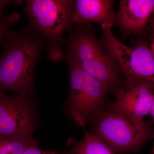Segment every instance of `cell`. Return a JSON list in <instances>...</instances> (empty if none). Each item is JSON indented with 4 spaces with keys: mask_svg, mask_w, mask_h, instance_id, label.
Listing matches in <instances>:
<instances>
[{
    "mask_svg": "<svg viewBox=\"0 0 154 154\" xmlns=\"http://www.w3.org/2000/svg\"><path fill=\"white\" fill-rule=\"evenodd\" d=\"M70 75V91L68 101L73 118L85 128L87 120L103 104L108 88L66 55Z\"/></svg>",
    "mask_w": 154,
    "mask_h": 154,
    "instance_id": "5",
    "label": "cell"
},
{
    "mask_svg": "<svg viewBox=\"0 0 154 154\" xmlns=\"http://www.w3.org/2000/svg\"><path fill=\"white\" fill-rule=\"evenodd\" d=\"M45 38L26 26L11 29L0 43V91L30 96L35 91L34 72L46 45Z\"/></svg>",
    "mask_w": 154,
    "mask_h": 154,
    "instance_id": "1",
    "label": "cell"
},
{
    "mask_svg": "<svg viewBox=\"0 0 154 154\" xmlns=\"http://www.w3.org/2000/svg\"><path fill=\"white\" fill-rule=\"evenodd\" d=\"M23 154H58L57 152L51 150H43L37 148V146L27 149Z\"/></svg>",
    "mask_w": 154,
    "mask_h": 154,
    "instance_id": "15",
    "label": "cell"
},
{
    "mask_svg": "<svg viewBox=\"0 0 154 154\" xmlns=\"http://www.w3.org/2000/svg\"><path fill=\"white\" fill-rule=\"evenodd\" d=\"M149 25L146 26L144 33L147 34L149 39H151L154 36V11L149 20Z\"/></svg>",
    "mask_w": 154,
    "mask_h": 154,
    "instance_id": "14",
    "label": "cell"
},
{
    "mask_svg": "<svg viewBox=\"0 0 154 154\" xmlns=\"http://www.w3.org/2000/svg\"><path fill=\"white\" fill-rule=\"evenodd\" d=\"M151 43L150 44L152 54L154 57V36L151 39Z\"/></svg>",
    "mask_w": 154,
    "mask_h": 154,
    "instance_id": "17",
    "label": "cell"
},
{
    "mask_svg": "<svg viewBox=\"0 0 154 154\" xmlns=\"http://www.w3.org/2000/svg\"><path fill=\"white\" fill-rule=\"evenodd\" d=\"M74 3L69 0L26 1L28 26L45 38L48 59L53 62H59L64 58L61 43L63 33L72 25Z\"/></svg>",
    "mask_w": 154,
    "mask_h": 154,
    "instance_id": "2",
    "label": "cell"
},
{
    "mask_svg": "<svg viewBox=\"0 0 154 154\" xmlns=\"http://www.w3.org/2000/svg\"><path fill=\"white\" fill-rule=\"evenodd\" d=\"M99 115L94 134L118 153L137 149L153 134V129L146 122L137 124L124 116L110 111Z\"/></svg>",
    "mask_w": 154,
    "mask_h": 154,
    "instance_id": "6",
    "label": "cell"
},
{
    "mask_svg": "<svg viewBox=\"0 0 154 154\" xmlns=\"http://www.w3.org/2000/svg\"><path fill=\"white\" fill-rule=\"evenodd\" d=\"M18 1H0V19H2L5 15L3 14V11L6 6L14 2H17Z\"/></svg>",
    "mask_w": 154,
    "mask_h": 154,
    "instance_id": "16",
    "label": "cell"
},
{
    "mask_svg": "<svg viewBox=\"0 0 154 154\" xmlns=\"http://www.w3.org/2000/svg\"><path fill=\"white\" fill-rule=\"evenodd\" d=\"M62 43L67 47L66 55L72 57L84 70L102 82L108 89L117 82L116 68L111 57L103 51L93 33L78 28Z\"/></svg>",
    "mask_w": 154,
    "mask_h": 154,
    "instance_id": "4",
    "label": "cell"
},
{
    "mask_svg": "<svg viewBox=\"0 0 154 154\" xmlns=\"http://www.w3.org/2000/svg\"><path fill=\"white\" fill-rule=\"evenodd\" d=\"M152 153L154 154V145L152 151Z\"/></svg>",
    "mask_w": 154,
    "mask_h": 154,
    "instance_id": "19",
    "label": "cell"
},
{
    "mask_svg": "<svg viewBox=\"0 0 154 154\" xmlns=\"http://www.w3.org/2000/svg\"><path fill=\"white\" fill-rule=\"evenodd\" d=\"M154 11V0H122L118 21L127 33L140 35L144 33Z\"/></svg>",
    "mask_w": 154,
    "mask_h": 154,
    "instance_id": "9",
    "label": "cell"
},
{
    "mask_svg": "<svg viewBox=\"0 0 154 154\" xmlns=\"http://www.w3.org/2000/svg\"><path fill=\"white\" fill-rule=\"evenodd\" d=\"M38 143L33 136L0 135V154H23L27 149Z\"/></svg>",
    "mask_w": 154,
    "mask_h": 154,
    "instance_id": "12",
    "label": "cell"
},
{
    "mask_svg": "<svg viewBox=\"0 0 154 154\" xmlns=\"http://www.w3.org/2000/svg\"><path fill=\"white\" fill-rule=\"evenodd\" d=\"M20 19L19 14L16 12L8 16H5L0 19V43L6 33L12 29V27Z\"/></svg>",
    "mask_w": 154,
    "mask_h": 154,
    "instance_id": "13",
    "label": "cell"
},
{
    "mask_svg": "<svg viewBox=\"0 0 154 154\" xmlns=\"http://www.w3.org/2000/svg\"><path fill=\"white\" fill-rule=\"evenodd\" d=\"M37 123L35 102L30 96L0 91V135L33 136Z\"/></svg>",
    "mask_w": 154,
    "mask_h": 154,
    "instance_id": "7",
    "label": "cell"
},
{
    "mask_svg": "<svg viewBox=\"0 0 154 154\" xmlns=\"http://www.w3.org/2000/svg\"><path fill=\"white\" fill-rule=\"evenodd\" d=\"M62 154H116L114 149L96 136L85 131V137Z\"/></svg>",
    "mask_w": 154,
    "mask_h": 154,
    "instance_id": "11",
    "label": "cell"
},
{
    "mask_svg": "<svg viewBox=\"0 0 154 154\" xmlns=\"http://www.w3.org/2000/svg\"><path fill=\"white\" fill-rule=\"evenodd\" d=\"M104 46L111 58L117 61L125 74L127 91L141 84L154 89V57L150 45L140 40L128 46L116 38L110 25H102Z\"/></svg>",
    "mask_w": 154,
    "mask_h": 154,
    "instance_id": "3",
    "label": "cell"
},
{
    "mask_svg": "<svg viewBox=\"0 0 154 154\" xmlns=\"http://www.w3.org/2000/svg\"><path fill=\"white\" fill-rule=\"evenodd\" d=\"M151 114L152 116V122H154V98L153 100L152 104L151 107Z\"/></svg>",
    "mask_w": 154,
    "mask_h": 154,
    "instance_id": "18",
    "label": "cell"
},
{
    "mask_svg": "<svg viewBox=\"0 0 154 154\" xmlns=\"http://www.w3.org/2000/svg\"><path fill=\"white\" fill-rule=\"evenodd\" d=\"M154 98V89L141 84L129 91L124 88L116 94V101L109 107V111L126 116L137 124H143V118L150 112Z\"/></svg>",
    "mask_w": 154,
    "mask_h": 154,
    "instance_id": "8",
    "label": "cell"
},
{
    "mask_svg": "<svg viewBox=\"0 0 154 154\" xmlns=\"http://www.w3.org/2000/svg\"><path fill=\"white\" fill-rule=\"evenodd\" d=\"M113 2L109 0H77L75 1L72 18L75 26L96 22L101 25H113L116 15Z\"/></svg>",
    "mask_w": 154,
    "mask_h": 154,
    "instance_id": "10",
    "label": "cell"
}]
</instances>
